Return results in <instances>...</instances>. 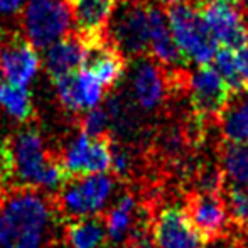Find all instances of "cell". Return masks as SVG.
<instances>
[{"mask_svg":"<svg viewBox=\"0 0 248 248\" xmlns=\"http://www.w3.org/2000/svg\"><path fill=\"white\" fill-rule=\"evenodd\" d=\"M58 206L49 194L19 186L0 194V248H51Z\"/></svg>","mask_w":248,"mask_h":248,"instance_id":"1","label":"cell"},{"mask_svg":"<svg viewBox=\"0 0 248 248\" xmlns=\"http://www.w3.org/2000/svg\"><path fill=\"white\" fill-rule=\"evenodd\" d=\"M115 193V179L105 174L69 177L56 198L61 215L71 219L98 218L111 204Z\"/></svg>","mask_w":248,"mask_h":248,"instance_id":"2","label":"cell"},{"mask_svg":"<svg viewBox=\"0 0 248 248\" xmlns=\"http://www.w3.org/2000/svg\"><path fill=\"white\" fill-rule=\"evenodd\" d=\"M170 32L187 62L206 66L215 59L219 44L211 36L198 7L174 5L167 12Z\"/></svg>","mask_w":248,"mask_h":248,"instance_id":"3","label":"cell"},{"mask_svg":"<svg viewBox=\"0 0 248 248\" xmlns=\"http://www.w3.org/2000/svg\"><path fill=\"white\" fill-rule=\"evenodd\" d=\"M68 0H27L22 16L26 39L36 49H47L71 27Z\"/></svg>","mask_w":248,"mask_h":248,"instance_id":"4","label":"cell"},{"mask_svg":"<svg viewBox=\"0 0 248 248\" xmlns=\"http://www.w3.org/2000/svg\"><path fill=\"white\" fill-rule=\"evenodd\" d=\"M149 5L140 0H120L107 27V36L124 54L142 56L149 49Z\"/></svg>","mask_w":248,"mask_h":248,"instance_id":"5","label":"cell"},{"mask_svg":"<svg viewBox=\"0 0 248 248\" xmlns=\"http://www.w3.org/2000/svg\"><path fill=\"white\" fill-rule=\"evenodd\" d=\"M196 7L216 43L232 49L248 46V24L243 0H199Z\"/></svg>","mask_w":248,"mask_h":248,"instance_id":"6","label":"cell"},{"mask_svg":"<svg viewBox=\"0 0 248 248\" xmlns=\"http://www.w3.org/2000/svg\"><path fill=\"white\" fill-rule=\"evenodd\" d=\"M113 145L108 137H90L85 132L76 134L66 144L59 164L66 170L68 177L105 174L111 169Z\"/></svg>","mask_w":248,"mask_h":248,"instance_id":"7","label":"cell"},{"mask_svg":"<svg viewBox=\"0 0 248 248\" xmlns=\"http://www.w3.org/2000/svg\"><path fill=\"white\" fill-rule=\"evenodd\" d=\"M187 92L199 118L219 117L230 103L233 92L213 66H198L187 76Z\"/></svg>","mask_w":248,"mask_h":248,"instance_id":"8","label":"cell"},{"mask_svg":"<svg viewBox=\"0 0 248 248\" xmlns=\"http://www.w3.org/2000/svg\"><path fill=\"white\" fill-rule=\"evenodd\" d=\"M14 152V167L20 186L37 189L46 167L49 166L51 157L46 152L43 135L34 128L20 130L12 142Z\"/></svg>","mask_w":248,"mask_h":248,"instance_id":"9","label":"cell"},{"mask_svg":"<svg viewBox=\"0 0 248 248\" xmlns=\"http://www.w3.org/2000/svg\"><path fill=\"white\" fill-rule=\"evenodd\" d=\"M152 240L157 248H206V242L179 206L160 209L152 223Z\"/></svg>","mask_w":248,"mask_h":248,"instance_id":"10","label":"cell"},{"mask_svg":"<svg viewBox=\"0 0 248 248\" xmlns=\"http://www.w3.org/2000/svg\"><path fill=\"white\" fill-rule=\"evenodd\" d=\"M191 223L206 243L219 240L230 225V213L226 202L218 193L198 191L187 198L184 206Z\"/></svg>","mask_w":248,"mask_h":248,"instance_id":"11","label":"cell"},{"mask_svg":"<svg viewBox=\"0 0 248 248\" xmlns=\"http://www.w3.org/2000/svg\"><path fill=\"white\" fill-rule=\"evenodd\" d=\"M41 59L26 37L14 36L0 44V73L10 85L26 88L39 73Z\"/></svg>","mask_w":248,"mask_h":248,"instance_id":"12","label":"cell"},{"mask_svg":"<svg viewBox=\"0 0 248 248\" xmlns=\"http://www.w3.org/2000/svg\"><path fill=\"white\" fill-rule=\"evenodd\" d=\"M54 85L61 105L71 113L96 108L105 93V86L86 69L56 79Z\"/></svg>","mask_w":248,"mask_h":248,"instance_id":"13","label":"cell"},{"mask_svg":"<svg viewBox=\"0 0 248 248\" xmlns=\"http://www.w3.org/2000/svg\"><path fill=\"white\" fill-rule=\"evenodd\" d=\"M132 88L139 107L145 111H152L164 103L169 93V83L155 59L142 58L135 62Z\"/></svg>","mask_w":248,"mask_h":248,"instance_id":"14","label":"cell"},{"mask_svg":"<svg viewBox=\"0 0 248 248\" xmlns=\"http://www.w3.org/2000/svg\"><path fill=\"white\" fill-rule=\"evenodd\" d=\"M88 46V39L76 32L71 36H64L51 47H47L44 66H46L47 75L51 76L52 81L73 75V73H78V69L85 66Z\"/></svg>","mask_w":248,"mask_h":248,"instance_id":"15","label":"cell"},{"mask_svg":"<svg viewBox=\"0 0 248 248\" xmlns=\"http://www.w3.org/2000/svg\"><path fill=\"white\" fill-rule=\"evenodd\" d=\"M88 56L83 68L92 73L96 79L107 88L115 86L122 79L125 71L124 52L118 49L113 43L107 37L96 41H90Z\"/></svg>","mask_w":248,"mask_h":248,"instance_id":"16","label":"cell"},{"mask_svg":"<svg viewBox=\"0 0 248 248\" xmlns=\"http://www.w3.org/2000/svg\"><path fill=\"white\" fill-rule=\"evenodd\" d=\"M149 51L159 64L166 68H183L186 64L183 52L179 51L170 32L169 19L162 9L149 5Z\"/></svg>","mask_w":248,"mask_h":248,"instance_id":"17","label":"cell"},{"mask_svg":"<svg viewBox=\"0 0 248 248\" xmlns=\"http://www.w3.org/2000/svg\"><path fill=\"white\" fill-rule=\"evenodd\" d=\"M78 34L96 41L107 37V27L117 0H68Z\"/></svg>","mask_w":248,"mask_h":248,"instance_id":"18","label":"cell"},{"mask_svg":"<svg viewBox=\"0 0 248 248\" xmlns=\"http://www.w3.org/2000/svg\"><path fill=\"white\" fill-rule=\"evenodd\" d=\"M103 223L107 236L111 243H124L130 240L132 233L140 225L135 198L128 193L118 196L108 208Z\"/></svg>","mask_w":248,"mask_h":248,"instance_id":"19","label":"cell"},{"mask_svg":"<svg viewBox=\"0 0 248 248\" xmlns=\"http://www.w3.org/2000/svg\"><path fill=\"white\" fill-rule=\"evenodd\" d=\"M221 134L228 144L248 147V92L235 93L219 115Z\"/></svg>","mask_w":248,"mask_h":248,"instance_id":"20","label":"cell"},{"mask_svg":"<svg viewBox=\"0 0 248 248\" xmlns=\"http://www.w3.org/2000/svg\"><path fill=\"white\" fill-rule=\"evenodd\" d=\"M108 240L105 223L100 218L73 219L66 228L69 248H101Z\"/></svg>","mask_w":248,"mask_h":248,"instance_id":"21","label":"cell"},{"mask_svg":"<svg viewBox=\"0 0 248 248\" xmlns=\"http://www.w3.org/2000/svg\"><path fill=\"white\" fill-rule=\"evenodd\" d=\"M0 108L19 122H29L34 117L32 98L29 92L22 86L10 85L7 81H0Z\"/></svg>","mask_w":248,"mask_h":248,"instance_id":"22","label":"cell"},{"mask_svg":"<svg viewBox=\"0 0 248 248\" xmlns=\"http://www.w3.org/2000/svg\"><path fill=\"white\" fill-rule=\"evenodd\" d=\"M223 174L232 186L248 187V147L247 145L226 144L221 152Z\"/></svg>","mask_w":248,"mask_h":248,"instance_id":"23","label":"cell"},{"mask_svg":"<svg viewBox=\"0 0 248 248\" xmlns=\"http://www.w3.org/2000/svg\"><path fill=\"white\" fill-rule=\"evenodd\" d=\"M215 66L213 68L219 73L225 83L230 86V90L235 93H242L243 90V79H242V73H240V66H238V58H236V51L232 47H223L218 49L215 59H213Z\"/></svg>","mask_w":248,"mask_h":248,"instance_id":"24","label":"cell"},{"mask_svg":"<svg viewBox=\"0 0 248 248\" xmlns=\"http://www.w3.org/2000/svg\"><path fill=\"white\" fill-rule=\"evenodd\" d=\"M226 208L232 219L248 232V187L230 186L226 191Z\"/></svg>","mask_w":248,"mask_h":248,"instance_id":"25","label":"cell"},{"mask_svg":"<svg viewBox=\"0 0 248 248\" xmlns=\"http://www.w3.org/2000/svg\"><path fill=\"white\" fill-rule=\"evenodd\" d=\"M111 124V117L110 111L107 108H92L88 110L81 118V132H85L90 137H107L108 128H110Z\"/></svg>","mask_w":248,"mask_h":248,"instance_id":"26","label":"cell"},{"mask_svg":"<svg viewBox=\"0 0 248 248\" xmlns=\"http://www.w3.org/2000/svg\"><path fill=\"white\" fill-rule=\"evenodd\" d=\"M16 167H14V152L12 142L7 139H0V183L14 177Z\"/></svg>","mask_w":248,"mask_h":248,"instance_id":"27","label":"cell"},{"mask_svg":"<svg viewBox=\"0 0 248 248\" xmlns=\"http://www.w3.org/2000/svg\"><path fill=\"white\" fill-rule=\"evenodd\" d=\"M132 157L128 155L127 150L120 147H113V157H111V170L117 177H125L130 172Z\"/></svg>","mask_w":248,"mask_h":248,"instance_id":"28","label":"cell"},{"mask_svg":"<svg viewBox=\"0 0 248 248\" xmlns=\"http://www.w3.org/2000/svg\"><path fill=\"white\" fill-rule=\"evenodd\" d=\"M235 51H236V58H238L240 73H242L243 88H245V92H248V46L238 47Z\"/></svg>","mask_w":248,"mask_h":248,"instance_id":"29","label":"cell"},{"mask_svg":"<svg viewBox=\"0 0 248 248\" xmlns=\"http://www.w3.org/2000/svg\"><path fill=\"white\" fill-rule=\"evenodd\" d=\"M24 3H26V0H0V14H3V16L17 14L22 9Z\"/></svg>","mask_w":248,"mask_h":248,"instance_id":"30","label":"cell"},{"mask_svg":"<svg viewBox=\"0 0 248 248\" xmlns=\"http://www.w3.org/2000/svg\"><path fill=\"white\" fill-rule=\"evenodd\" d=\"M159 2L164 3V5L174 7V5H183V3H187L189 0H159Z\"/></svg>","mask_w":248,"mask_h":248,"instance_id":"31","label":"cell"},{"mask_svg":"<svg viewBox=\"0 0 248 248\" xmlns=\"http://www.w3.org/2000/svg\"><path fill=\"white\" fill-rule=\"evenodd\" d=\"M245 2V10H247V24H248V0H243Z\"/></svg>","mask_w":248,"mask_h":248,"instance_id":"32","label":"cell"},{"mask_svg":"<svg viewBox=\"0 0 248 248\" xmlns=\"http://www.w3.org/2000/svg\"><path fill=\"white\" fill-rule=\"evenodd\" d=\"M3 43V32H2V29H0V44Z\"/></svg>","mask_w":248,"mask_h":248,"instance_id":"33","label":"cell"}]
</instances>
